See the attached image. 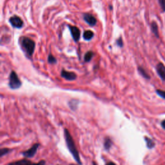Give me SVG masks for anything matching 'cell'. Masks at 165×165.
<instances>
[{
	"label": "cell",
	"mask_w": 165,
	"mask_h": 165,
	"mask_svg": "<svg viewBox=\"0 0 165 165\" xmlns=\"http://www.w3.org/2000/svg\"><path fill=\"white\" fill-rule=\"evenodd\" d=\"M64 137L66 146H67L69 152H70L72 156H73L74 160L76 161V163L79 165H82L81 161L80 159L79 153L77 149L76 143H75L73 137H72L70 132L68 131L67 128L64 129Z\"/></svg>",
	"instance_id": "1"
},
{
	"label": "cell",
	"mask_w": 165,
	"mask_h": 165,
	"mask_svg": "<svg viewBox=\"0 0 165 165\" xmlns=\"http://www.w3.org/2000/svg\"><path fill=\"white\" fill-rule=\"evenodd\" d=\"M21 45L23 50H24L27 56L31 58L32 57L34 50H35V42L28 37H23L21 39Z\"/></svg>",
	"instance_id": "2"
},
{
	"label": "cell",
	"mask_w": 165,
	"mask_h": 165,
	"mask_svg": "<svg viewBox=\"0 0 165 165\" xmlns=\"http://www.w3.org/2000/svg\"><path fill=\"white\" fill-rule=\"evenodd\" d=\"M21 85L22 83L16 72L11 71L8 77V86L12 90H16L21 87Z\"/></svg>",
	"instance_id": "3"
},
{
	"label": "cell",
	"mask_w": 165,
	"mask_h": 165,
	"mask_svg": "<svg viewBox=\"0 0 165 165\" xmlns=\"http://www.w3.org/2000/svg\"><path fill=\"white\" fill-rule=\"evenodd\" d=\"M46 161L45 160L40 161L38 163H33L27 159H23L21 160L16 161L9 163L7 165H45Z\"/></svg>",
	"instance_id": "4"
},
{
	"label": "cell",
	"mask_w": 165,
	"mask_h": 165,
	"mask_svg": "<svg viewBox=\"0 0 165 165\" xmlns=\"http://www.w3.org/2000/svg\"><path fill=\"white\" fill-rule=\"evenodd\" d=\"M39 146H40L39 143H35L34 144H33L29 149L26 150V151L23 152L21 153V154L23 155L25 158L33 157L34 156L36 155Z\"/></svg>",
	"instance_id": "5"
},
{
	"label": "cell",
	"mask_w": 165,
	"mask_h": 165,
	"mask_svg": "<svg viewBox=\"0 0 165 165\" xmlns=\"http://www.w3.org/2000/svg\"><path fill=\"white\" fill-rule=\"evenodd\" d=\"M9 22L14 28H21L23 26V21L19 17L17 16H14L9 19Z\"/></svg>",
	"instance_id": "6"
},
{
	"label": "cell",
	"mask_w": 165,
	"mask_h": 165,
	"mask_svg": "<svg viewBox=\"0 0 165 165\" xmlns=\"http://www.w3.org/2000/svg\"><path fill=\"white\" fill-rule=\"evenodd\" d=\"M61 76L67 81H74L77 79V74L74 72L66 71L63 69L61 72Z\"/></svg>",
	"instance_id": "7"
},
{
	"label": "cell",
	"mask_w": 165,
	"mask_h": 165,
	"mask_svg": "<svg viewBox=\"0 0 165 165\" xmlns=\"http://www.w3.org/2000/svg\"><path fill=\"white\" fill-rule=\"evenodd\" d=\"M68 26L69 30H70V32L71 33L72 38H73V39L74 40V41L77 42L79 40L80 35H81L79 29L77 27H75V26H71V25H68Z\"/></svg>",
	"instance_id": "8"
},
{
	"label": "cell",
	"mask_w": 165,
	"mask_h": 165,
	"mask_svg": "<svg viewBox=\"0 0 165 165\" xmlns=\"http://www.w3.org/2000/svg\"><path fill=\"white\" fill-rule=\"evenodd\" d=\"M83 19L85 20L86 23L91 26V27H94L97 23V20L95 19V17L92 15L90 14L85 13L83 14Z\"/></svg>",
	"instance_id": "9"
},
{
	"label": "cell",
	"mask_w": 165,
	"mask_h": 165,
	"mask_svg": "<svg viewBox=\"0 0 165 165\" xmlns=\"http://www.w3.org/2000/svg\"><path fill=\"white\" fill-rule=\"evenodd\" d=\"M156 70L159 76L161 77L162 80H165V66L163 63H159L156 66Z\"/></svg>",
	"instance_id": "10"
},
{
	"label": "cell",
	"mask_w": 165,
	"mask_h": 165,
	"mask_svg": "<svg viewBox=\"0 0 165 165\" xmlns=\"http://www.w3.org/2000/svg\"><path fill=\"white\" fill-rule=\"evenodd\" d=\"M113 141L111 139V138L110 137H105L104 139V143H103V145H104V148H105V150L106 151H109L110 149L111 148V147L113 145Z\"/></svg>",
	"instance_id": "11"
},
{
	"label": "cell",
	"mask_w": 165,
	"mask_h": 165,
	"mask_svg": "<svg viewBox=\"0 0 165 165\" xmlns=\"http://www.w3.org/2000/svg\"><path fill=\"white\" fill-rule=\"evenodd\" d=\"M94 36V34L92 30H86L83 33V38L86 41H90V40L93 38Z\"/></svg>",
	"instance_id": "12"
},
{
	"label": "cell",
	"mask_w": 165,
	"mask_h": 165,
	"mask_svg": "<svg viewBox=\"0 0 165 165\" xmlns=\"http://www.w3.org/2000/svg\"><path fill=\"white\" fill-rule=\"evenodd\" d=\"M78 104H79V101L77 99H72L68 102V106L72 110L76 111L77 108Z\"/></svg>",
	"instance_id": "13"
},
{
	"label": "cell",
	"mask_w": 165,
	"mask_h": 165,
	"mask_svg": "<svg viewBox=\"0 0 165 165\" xmlns=\"http://www.w3.org/2000/svg\"><path fill=\"white\" fill-rule=\"evenodd\" d=\"M144 140H145V141H146V146H147L148 148L152 149L155 146V142L153 141L152 139H150V137H147V136H145V137H144Z\"/></svg>",
	"instance_id": "14"
},
{
	"label": "cell",
	"mask_w": 165,
	"mask_h": 165,
	"mask_svg": "<svg viewBox=\"0 0 165 165\" xmlns=\"http://www.w3.org/2000/svg\"><path fill=\"white\" fill-rule=\"evenodd\" d=\"M137 70H138L139 73L144 78H145V79H150V77L148 75V74L147 73L146 70H144L143 67H141V66H139Z\"/></svg>",
	"instance_id": "15"
},
{
	"label": "cell",
	"mask_w": 165,
	"mask_h": 165,
	"mask_svg": "<svg viewBox=\"0 0 165 165\" xmlns=\"http://www.w3.org/2000/svg\"><path fill=\"white\" fill-rule=\"evenodd\" d=\"M151 29L152 32L154 34V35L157 37H159V31H158V27L157 23L155 21H153L151 24Z\"/></svg>",
	"instance_id": "16"
},
{
	"label": "cell",
	"mask_w": 165,
	"mask_h": 165,
	"mask_svg": "<svg viewBox=\"0 0 165 165\" xmlns=\"http://www.w3.org/2000/svg\"><path fill=\"white\" fill-rule=\"evenodd\" d=\"M94 56V52L92 51H88L86 52L84 56V60L85 62H89L90 61L92 57Z\"/></svg>",
	"instance_id": "17"
},
{
	"label": "cell",
	"mask_w": 165,
	"mask_h": 165,
	"mask_svg": "<svg viewBox=\"0 0 165 165\" xmlns=\"http://www.w3.org/2000/svg\"><path fill=\"white\" fill-rule=\"evenodd\" d=\"M12 150L10 148H3L0 150V157H3L4 155L8 154V153H10Z\"/></svg>",
	"instance_id": "18"
},
{
	"label": "cell",
	"mask_w": 165,
	"mask_h": 165,
	"mask_svg": "<svg viewBox=\"0 0 165 165\" xmlns=\"http://www.w3.org/2000/svg\"><path fill=\"white\" fill-rule=\"evenodd\" d=\"M48 62L52 65L56 64V63H57V59L52 54H50L48 55Z\"/></svg>",
	"instance_id": "19"
},
{
	"label": "cell",
	"mask_w": 165,
	"mask_h": 165,
	"mask_svg": "<svg viewBox=\"0 0 165 165\" xmlns=\"http://www.w3.org/2000/svg\"><path fill=\"white\" fill-rule=\"evenodd\" d=\"M156 93H157L161 97L165 99V91L162 90H156Z\"/></svg>",
	"instance_id": "20"
},
{
	"label": "cell",
	"mask_w": 165,
	"mask_h": 165,
	"mask_svg": "<svg viewBox=\"0 0 165 165\" xmlns=\"http://www.w3.org/2000/svg\"><path fill=\"white\" fill-rule=\"evenodd\" d=\"M159 3L163 12H165V0H159Z\"/></svg>",
	"instance_id": "21"
},
{
	"label": "cell",
	"mask_w": 165,
	"mask_h": 165,
	"mask_svg": "<svg viewBox=\"0 0 165 165\" xmlns=\"http://www.w3.org/2000/svg\"><path fill=\"white\" fill-rule=\"evenodd\" d=\"M116 43H117V46H119V47H123V42L122 38H121V37H119V39L117 40Z\"/></svg>",
	"instance_id": "22"
},
{
	"label": "cell",
	"mask_w": 165,
	"mask_h": 165,
	"mask_svg": "<svg viewBox=\"0 0 165 165\" xmlns=\"http://www.w3.org/2000/svg\"><path fill=\"white\" fill-rule=\"evenodd\" d=\"M105 165H117V164L115 163H114V162L110 161V162H108V163H106Z\"/></svg>",
	"instance_id": "23"
},
{
	"label": "cell",
	"mask_w": 165,
	"mask_h": 165,
	"mask_svg": "<svg viewBox=\"0 0 165 165\" xmlns=\"http://www.w3.org/2000/svg\"><path fill=\"white\" fill-rule=\"evenodd\" d=\"M161 126L163 127V128H164L165 130V120L162 121L161 123Z\"/></svg>",
	"instance_id": "24"
},
{
	"label": "cell",
	"mask_w": 165,
	"mask_h": 165,
	"mask_svg": "<svg viewBox=\"0 0 165 165\" xmlns=\"http://www.w3.org/2000/svg\"><path fill=\"white\" fill-rule=\"evenodd\" d=\"M92 165H97L95 161H92Z\"/></svg>",
	"instance_id": "25"
},
{
	"label": "cell",
	"mask_w": 165,
	"mask_h": 165,
	"mask_svg": "<svg viewBox=\"0 0 165 165\" xmlns=\"http://www.w3.org/2000/svg\"><path fill=\"white\" fill-rule=\"evenodd\" d=\"M69 165H79V164H74V163H71V164H70Z\"/></svg>",
	"instance_id": "26"
},
{
	"label": "cell",
	"mask_w": 165,
	"mask_h": 165,
	"mask_svg": "<svg viewBox=\"0 0 165 165\" xmlns=\"http://www.w3.org/2000/svg\"><path fill=\"white\" fill-rule=\"evenodd\" d=\"M57 165H59V164H57Z\"/></svg>",
	"instance_id": "27"
}]
</instances>
